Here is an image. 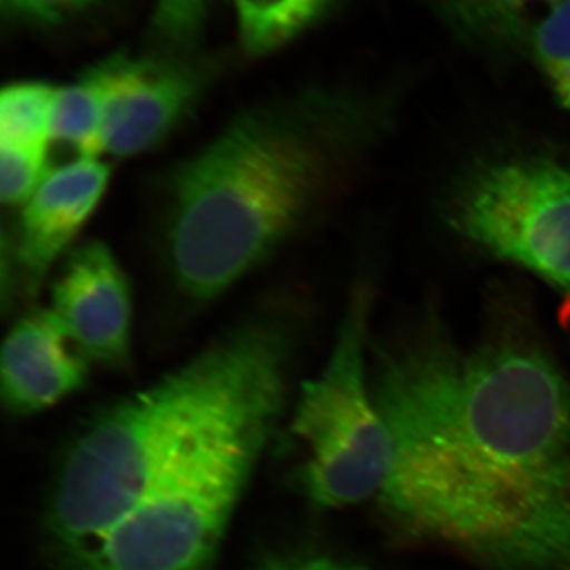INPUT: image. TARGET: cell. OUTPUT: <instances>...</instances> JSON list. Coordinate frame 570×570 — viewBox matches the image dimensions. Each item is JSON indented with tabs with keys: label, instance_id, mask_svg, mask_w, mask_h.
<instances>
[{
	"label": "cell",
	"instance_id": "1",
	"mask_svg": "<svg viewBox=\"0 0 570 570\" xmlns=\"http://www.w3.org/2000/svg\"><path fill=\"white\" fill-rule=\"evenodd\" d=\"M370 379L393 528L485 570H570V381L531 317L505 306L461 347L426 314L374 348Z\"/></svg>",
	"mask_w": 570,
	"mask_h": 570
},
{
	"label": "cell",
	"instance_id": "2",
	"mask_svg": "<svg viewBox=\"0 0 570 570\" xmlns=\"http://www.w3.org/2000/svg\"><path fill=\"white\" fill-rule=\"evenodd\" d=\"M306 316L277 296L148 387L105 407L56 471L59 570H213L291 397Z\"/></svg>",
	"mask_w": 570,
	"mask_h": 570
},
{
	"label": "cell",
	"instance_id": "3",
	"mask_svg": "<svg viewBox=\"0 0 570 570\" xmlns=\"http://www.w3.org/2000/svg\"><path fill=\"white\" fill-rule=\"evenodd\" d=\"M381 94L311 86L232 116L154 186L165 288L204 311L307 234L392 124Z\"/></svg>",
	"mask_w": 570,
	"mask_h": 570
},
{
	"label": "cell",
	"instance_id": "4",
	"mask_svg": "<svg viewBox=\"0 0 570 570\" xmlns=\"http://www.w3.org/2000/svg\"><path fill=\"white\" fill-rule=\"evenodd\" d=\"M373 287L358 281L317 376L296 397L292 434L302 449L298 483L317 509L377 501L392 471L393 444L367 367Z\"/></svg>",
	"mask_w": 570,
	"mask_h": 570
},
{
	"label": "cell",
	"instance_id": "5",
	"mask_svg": "<svg viewBox=\"0 0 570 570\" xmlns=\"http://www.w3.org/2000/svg\"><path fill=\"white\" fill-rule=\"evenodd\" d=\"M445 216L480 253L570 298V164L542 154L482 160L453 184Z\"/></svg>",
	"mask_w": 570,
	"mask_h": 570
},
{
	"label": "cell",
	"instance_id": "6",
	"mask_svg": "<svg viewBox=\"0 0 570 570\" xmlns=\"http://www.w3.org/2000/svg\"><path fill=\"white\" fill-rule=\"evenodd\" d=\"M105 154L119 159L159 148L189 121L213 88L216 62L204 56H108Z\"/></svg>",
	"mask_w": 570,
	"mask_h": 570
},
{
	"label": "cell",
	"instance_id": "7",
	"mask_svg": "<svg viewBox=\"0 0 570 570\" xmlns=\"http://www.w3.org/2000/svg\"><path fill=\"white\" fill-rule=\"evenodd\" d=\"M50 309L89 362L112 370L129 366L134 291L107 243L91 239L66 255L52 283Z\"/></svg>",
	"mask_w": 570,
	"mask_h": 570
},
{
	"label": "cell",
	"instance_id": "8",
	"mask_svg": "<svg viewBox=\"0 0 570 570\" xmlns=\"http://www.w3.org/2000/svg\"><path fill=\"white\" fill-rule=\"evenodd\" d=\"M110 178L111 167L105 160L77 157L48 171L21 206L13 258L32 291L73 249L71 243L100 205Z\"/></svg>",
	"mask_w": 570,
	"mask_h": 570
},
{
	"label": "cell",
	"instance_id": "9",
	"mask_svg": "<svg viewBox=\"0 0 570 570\" xmlns=\"http://www.w3.org/2000/svg\"><path fill=\"white\" fill-rule=\"evenodd\" d=\"M91 362L63 332L51 309L14 322L0 355V393L14 417H31L61 403L88 382Z\"/></svg>",
	"mask_w": 570,
	"mask_h": 570
},
{
	"label": "cell",
	"instance_id": "10",
	"mask_svg": "<svg viewBox=\"0 0 570 570\" xmlns=\"http://www.w3.org/2000/svg\"><path fill=\"white\" fill-rule=\"evenodd\" d=\"M444 20L469 43L527 56L542 22L569 0H434Z\"/></svg>",
	"mask_w": 570,
	"mask_h": 570
},
{
	"label": "cell",
	"instance_id": "11",
	"mask_svg": "<svg viewBox=\"0 0 570 570\" xmlns=\"http://www.w3.org/2000/svg\"><path fill=\"white\" fill-rule=\"evenodd\" d=\"M107 58L82 71L77 80L62 86L52 108V141L61 142L80 159L105 156L104 124L108 96Z\"/></svg>",
	"mask_w": 570,
	"mask_h": 570
},
{
	"label": "cell",
	"instance_id": "12",
	"mask_svg": "<svg viewBox=\"0 0 570 570\" xmlns=\"http://www.w3.org/2000/svg\"><path fill=\"white\" fill-rule=\"evenodd\" d=\"M238 39L250 58H265L324 20L336 0H234Z\"/></svg>",
	"mask_w": 570,
	"mask_h": 570
},
{
	"label": "cell",
	"instance_id": "13",
	"mask_svg": "<svg viewBox=\"0 0 570 570\" xmlns=\"http://www.w3.org/2000/svg\"><path fill=\"white\" fill-rule=\"evenodd\" d=\"M58 86L14 81L0 94V153L47 160Z\"/></svg>",
	"mask_w": 570,
	"mask_h": 570
},
{
	"label": "cell",
	"instance_id": "14",
	"mask_svg": "<svg viewBox=\"0 0 570 570\" xmlns=\"http://www.w3.org/2000/svg\"><path fill=\"white\" fill-rule=\"evenodd\" d=\"M214 0H154L149 37L153 51L194 55L204 36Z\"/></svg>",
	"mask_w": 570,
	"mask_h": 570
},
{
	"label": "cell",
	"instance_id": "15",
	"mask_svg": "<svg viewBox=\"0 0 570 570\" xmlns=\"http://www.w3.org/2000/svg\"><path fill=\"white\" fill-rule=\"evenodd\" d=\"M527 56L557 102L570 111V0L542 22Z\"/></svg>",
	"mask_w": 570,
	"mask_h": 570
},
{
	"label": "cell",
	"instance_id": "16",
	"mask_svg": "<svg viewBox=\"0 0 570 570\" xmlns=\"http://www.w3.org/2000/svg\"><path fill=\"white\" fill-rule=\"evenodd\" d=\"M99 0H0L3 17L26 28H56L77 20Z\"/></svg>",
	"mask_w": 570,
	"mask_h": 570
}]
</instances>
